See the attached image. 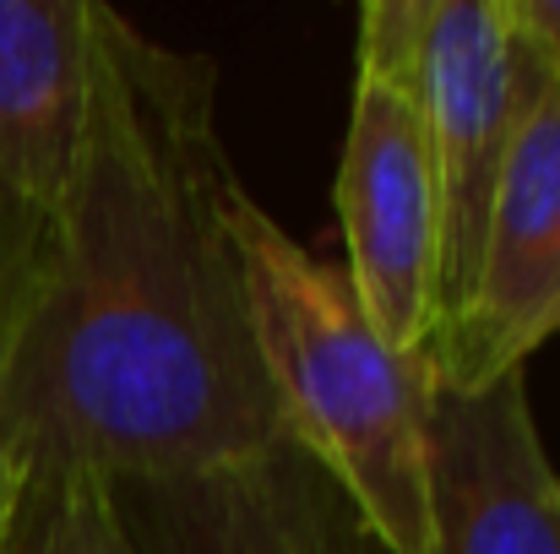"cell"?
Returning a JSON list of instances; mask_svg holds the SVG:
<instances>
[{
	"label": "cell",
	"instance_id": "cell-1",
	"mask_svg": "<svg viewBox=\"0 0 560 554\" xmlns=\"http://www.w3.org/2000/svg\"><path fill=\"white\" fill-rule=\"evenodd\" d=\"M207 55L93 11L88 142L44 261L0 288L16 468L153 479L278 440Z\"/></svg>",
	"mask_w": 560,
	"mask_h": 554
},
{
	"label": "cell",
	"instance_id": "cell-2",
	"mask_svg": "<svg viewBox=\"0 0 560 554\" xmlns=\"http://www.w3.org/2000/svg\"><path fill=\"white\" fill-rule=\"evenodd\" d=\"M250 327L278 429L316 457L392 554L430 544V354L392 349L349 272L300 245L245 185L234 190Z\"/></svg>",
	"mask_w": 560,
	"mask_h": 554
},
{
	"label": "cell",
	"instance_id": "cell-10",
	"mask_svg": "<svg viewBox=\"0 0 560 554\" xmlns=\"http://www.w3.org/2000/svg\"><path fill=\"white\" fill-rule=\"evenodd\" d=\"M11 495H16V462L0 440V533H5V511H11Z\"/></svg>",
	"mask_w": 560,
	"mask_h": 554
},
{
	"label": "cell",
	"instance_id": "cell-3",
	"mask_svg": "<svg viewBox=\"0 0 560 554\" xmlns=\"http://www.w3.org/2000/svg\"><path fill=\"white\" fill-rule=\"evenodd\" d=\"M419 33L424 0H371L360 11L354 104L338 164L349 288L402 354H430L435 343V175L413 98Z\"/></svg>",
	"mask_w": 560,
	"mask_h": 554
},
{
	"label": "cell",
	"instance_id": "cell-4",
	"mask_svg": "<svg viewBox=\"0 0 560 554\" xmlns=\"http://www.w3.org/2000/svg\"><path fill=\"white\" fill-rule=\"evenodd\" d=\"M539 82L545 60L506 0H424L413 98L435 175V338L468 305L485 217Z\"/></svg>",
	"mask_w": 560,
	"mask_h": 554
},
{
	"label": "cell",
	"instance_id": "cell-8",
	"mask_svg": "<svg viewBox=\"0 0 560 554\" xmlns=\"http://www.w3.org/2000/svg\"><path fill=\"white\" fill-rule=\"evenodd\" d=\"M424 554H560V473L545 457L523 369L430 397Z\"/></svg>",
	"mask_w": 560,
	"mask_h": 554
},
{
	"label": "cell",
	"instance_id": "cell-7",
	"mask_svg": "<svg viewBox=\"0 0 560 554\" xmlns=\"http://www.w3.org/2000/svg\"><path fill=\"white\" fill-rule=\"evenodd\" d=\"M93 0H0V288L22 283L71 201L88 93Z\"/></svg>",
	"mask_w": 560,
	"mask_h": 554
},
{
	"label": "cell",
	"instance_id": "cell-6",
	"mask_svg": "<svg viewBox=\"0 0 560 554\" xmlns=\"http://www.w3.org/2000/svg\"><path fill=\"white\" fill-rule=\"evenodd\" d=\"M560 332V71L545 82L517 126L495 185L479 272L463 316L435 338L430 365L452 391H479L528 365Z\"/></svg>",
	"mask_w": 560,
	"mask_h": 554
},
{
	"label": "cell",
	"instance_id": "cell-9",
	"mask_svg": "<svg viewBox=\"0 0 560 554\" xmlns=\"http://www.w3.org/2000/svg\"><path fill=\"white\" fill-rule=\"evenodd\" d=\"M0 554H137V544L98 473L16 468Z\"/></svg>",
	"mask_w": 560,
	"mask_h": 554
},
{
	"label": "cell",
	"instance_id": "cell-5",
	"mask_svg": "<svg viewBox=\"0 0 560 554\" xmlns=\"http://www.w3.org/2000/svg\"><path fill=\"white\" fill-rule=\"evenodd\" d=\"M104 484L137 554H392L289 435L212 468Z\"/></svg>",
	"mask_w": 560,
	"mask_h": 554
}]
</instances>
